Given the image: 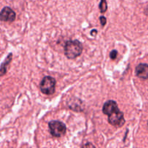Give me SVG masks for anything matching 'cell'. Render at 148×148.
<instances>
[{
	"label": "cell",
	"mask_w": 148,
	"mask_h": 148,
	"mask_svg": "<svg viewBox=\"0 0 148 148\" xmlns=\"http://www.w3.org/2000/svg\"><path fill=\"white\" fill-rule=\"evenodd\" d=\"M50 133L53 137H61L64 136L66 133V127L63 122L59 121H51L49 123Z\"/></svg>",
	"instance_id": "3"
},
{
	"label": "cell",
	"mask_w": 148,
	"mask_h": 148,
	"mask_svg": "<svg viewBox=\"0 0 148 148\" xmlns=\"http://www.w3.org/2000/svg\"><path fill=\"white\" fill-rule=\"evenodd\" d=\"M100 10H101V12H105L107 10V2L106 0H101V3H100Z\"/></svg>",
	"instance_id": "9"
},
{
	"label": "cell",
	"mask_w": 148,
	"mask_h": 148,
	"mask_svg": "<svg viewBox=\"0 0 148 148\" xmlns=\"http://www.w3.org/2000/svg\"><path fill=\"white\" fill-rule=\"evenodd\" d=\"M118 109H119L117 105V103L114 101H108L103 104V113L105 115H110L111 114H112L114 111H117Z\"/></svg>",
	"instance_id": "6"
},
{
	"label": "cell",
	"mask_w": 148,
	"mask_h": 148,
	"mask_svg": "<svg viewBox=\"0 0 148 148\" xmlns=\"http://www.w3.org/2000/svg\"><path fill=\"white\" fill-rule=\"evenodd\" d=\"M56 79L50 76L43 77L40 83V91L45 95H52L55 92Z\"/></svg>",
	"instance_id": "2"
},
{
	"label": "cell",
	"mask_w": 148,
	"mask_h": 148,
	"mask_svg": "<svg viewBox=\"0 0 148 148\" xmlns=\"http://www.w3.org/2000/svg\"><path fill=\"white\" fill-rule=\"evenodd\" d=\"M12 59V53H10V54H9V56H7V59H5V61H4V63L1 64V76H2V75H4V74L6 73V72H7L6 66H7V65L10 63Z\"/></svg>",
	"instance_id": "8"
},
{
	"label": "cell",
	"mask_w": 148,
	"mask_h": 148,
	"mask_svg": "<svg viewBox=\"0 0 148 148\" xmlns=\"http://www.w3.org/2000/svg\"><path fill=\"white\" fill-rule=\"evenodd\" d=\"M108 116V122L111 125L114 126L116 127H122L124 124L125 123V119H124V114L121 112L119 109L117 111H114L112 114Z\"/></svg>",
	"instance_id": "4"
},
{
	"label": "cell",
	"mask_w": 148,
	"mask_h": 148,
	"mask_svg": "<svg viewBox=\"0 0 148 148\" xmlns=\"http://www.w3.org/2000/svg\"><path fill=\"white\" fill-rule=\"evenodd\" d=\"M82 147H94V145L91 143H89V144H85L82 145Z\"/></svg>",
	"instance_id": "12"
},
{
	"label": "cell",
	"mask_w": 148,
	"mask_h": 148,
	"mask_svg": "<svg viewBox=\"0 0 148 148\" xmlns=\"http://www.w3.org/2000/svg\"><path fill=\"white\" fill-rule=\"evenodd\" d=\"M100 20H101V23L102 25V26H104L106 24V18L105 17H103V16L100 17Z\"/></svg>",
	"instance_id": "11"
},
{
	"label": "cell",
	"mask_w": 148,
	"mask_h": 148,
	"mask_svg": "<svg viewBox=\"0 0 148 148\" xmlns=\"http://www.w3.org/2000/svg\"><path fill=\"white\" fill-rule=\"evenodd\" d=\"M16 18V14L13 10L9 7H4L1 10L0 19L4 22H13Z\"/></svg>",
	"instance_id": "5"
},
{
	"label": "cell",
	"mask_w": 148,
	"mask_h": 148,
	"mask_svg": "<svg viewBox=\"0 0 148 148\" xmlns=\"http://www.w3.org/2000/svg\"><path fill=\"white\" fill-rule=\"evenodd\" d=\"M117 54H118V52H117L116 50H113L110 52V58L111 59H116L117 57Z\"/></svg>",
	"instance_id": "10"
},
{
	"label": "cell",
	"mask_w": 148,
	"mask_h": 148,
	"mask_svg": "<svg viewBox=\"0 0 148 148\" xmlns=\"http://www.w3.org/2000/svg\"><path fill=\"white\" fill-rule=\"evenodd\" d=\"M82 44L77 40H70L64 45V54L68 59H74L82 53Z\"/></svg>",
	"instance_id": "1"
},
{
	"label": "cell",
	"mask_w": 148,
	"mask_h": 148,
	"mask_svg": "<svg viewBox=\"0 0 148 148\" xmlns=\"http://www.w3.org/2000/svg\"><path fill=\"white\" fill-rule=\"evenodd\" d=\"M135 74L139 78L143 79H148V64H140L135 69Z\"/></svg>",
	"instance_id": "7"
},
{
	"label": "cell",
	"mask_w": 148,
	"mask_h": 148,
	"mask_svg": "<svg viewBox=\"0 0 148 148\" xmlns=\"http://www.w3.org/2000/svg\"><path fill=\"white\" fill-rule=\"evenodd\" d=\"M147 128H148V123H147Z\"/></svg>",
	"instance_id": "13"
}]
</instances>
